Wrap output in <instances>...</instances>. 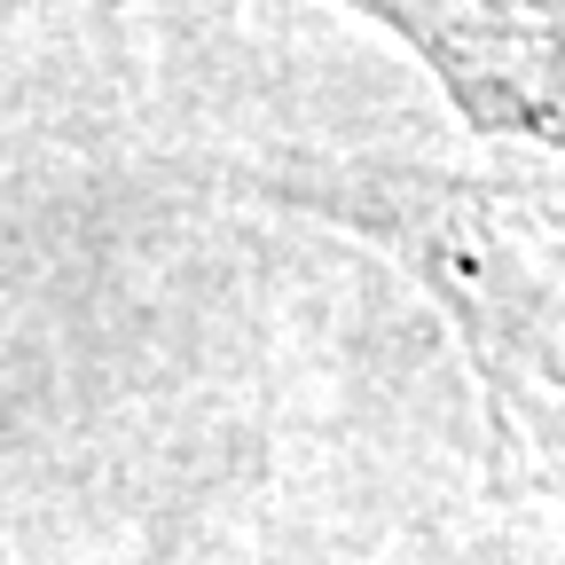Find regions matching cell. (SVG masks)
<instances>
[{
	"label": "cell",
	"instance_id": "6da1fadb",
	"mask_svg": "<svg viewBox=\"0 0 565 565\" xmlns=\"http://www.w3.org/2000/svg\"><path fill=\"white\" fill-rule=\"evenodd\" d=\"M385 17L456 87L463 110L519 134H565V0H353Z\"/></svg>",
	"mask_w": 565,
	"mask_h": 565
}]
</instances>
